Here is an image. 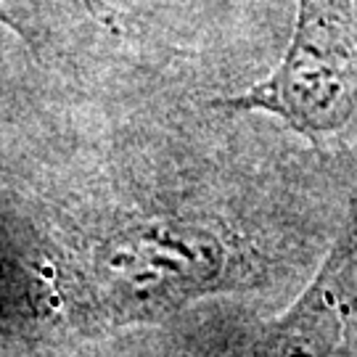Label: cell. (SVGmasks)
<instances>
[{"instance_id":"obj_1","label":"cell","mask_w":357,"mask_h":357,"mask_svg":"<svg viewBox=\"0 0 357 357\" xmlns=\"http://www.w3.org/2000/svg\"><path fill=\"white\" fill-rule=\"evenodd\" d=\"M215 106L270 114L312 141L347 130L357 119V0H296L281 64Z\"/></svg>"},{"instance_id":"obj_3","label":"cell","mask_w":357,"mask_h":357,"mask_svg":"<svg viewBox=\"0 0 357 357\" xmlns=\"http://www.w3.org/2000/svg\"><path fill=\"white\" fill-rule=\"evenodd\" d=\"M352 255L355 241L347 230L302 299L286 318L259 333L246 357H333L342 336L344 278L355 259Z\"/></svg>"},{"instance_id":"obj_4","label":"cell","mask_w":357,"mask_h":357,"mask_svg":"<svg viewBox=\"0 0 357 357\" xmlns=\"http://www.w3.org/2000/svg\"><path fill=\"white\" fill-rule=\"evenodd\" d=\"M0 22L13 26L32 45L79 26L119 35V16L103 0H0Z\"/></svg>"},{"instance_id":"obj_2","label":"cell","mask_w":357,"mask_h":357,"mask_svg":"<svg viewBox=\"0 0 357 357\" xmlns=\"http://www.w3.org/2000/svg\"><path fill=\"white\" fill-rule=\"evenodd\" d=\"M225 252L212 233L183 222L119 230L93 259V296L114 323L153 320L215 289Z\"/></svg>"}]
</instances>
